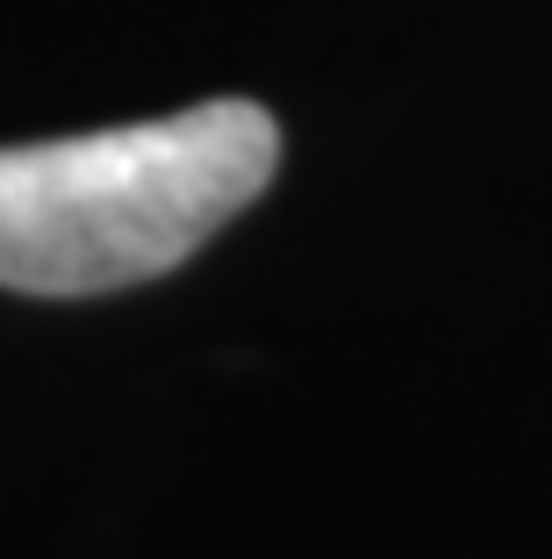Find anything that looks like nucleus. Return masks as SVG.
Masks as SVG:
<instances>
[{"label": "nucleus", "mask_w": 552, "mask_h": 559, "mask_svg": "<svg viewBox=\"0 0 552 559\" xmlns=\"http://www.w3.org/2000/svg\"><path fill=\"white\" fill-rule=\"evenodd\" d=\"M273 165L280 130L259 100L0 151V287L72 301L158 280L251 209Z\"/></svg>", "instance_id": "1"}]
</instances>
